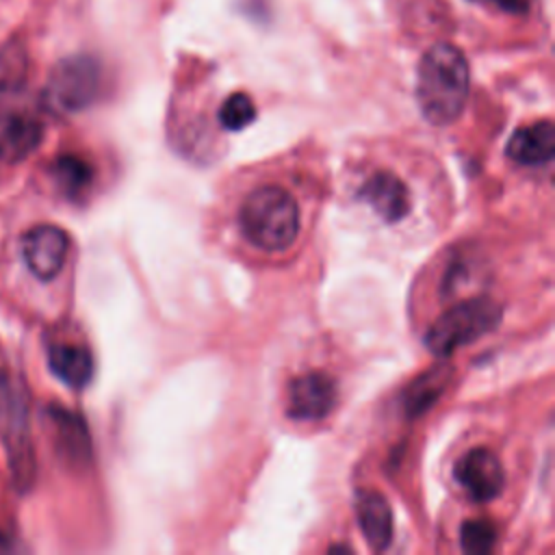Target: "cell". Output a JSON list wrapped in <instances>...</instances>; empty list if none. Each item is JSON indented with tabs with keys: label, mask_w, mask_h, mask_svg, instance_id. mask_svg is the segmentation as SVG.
Instances as JSON below:
<instances>
[{
	"label": "cell",
	"mask_w": 555,
	"mask_h": 555,
	"mask_svg": "<svg viewBox=\"0 0 555 555\" xmlns=\"http://www.w3.org/2000/svg\"><path fill=\"white\" fill-rule=\"evenodd\" d=\"M470 69L464 52L453 43H434L418 63L416 102L427 121L453 124L468 100Z\"/></svg>",
	"instance_id": "obj_1"
},
{
	"label": "cell",
	"mask_w": 555,
	"mask_h": 555,
	"mask_svg": "<svg viewBox=\"0 0 555 555\" xmlns=\"http://www.w3.org/2000/svg\"><path fill=\"white\" fill-rule=\"evenodd\" d=\"M243 236L262 251L288 249L299 232V208L288 191L275 184L254 189L241 204Z\"/></svg>",
	"instance_id": "obj_2"
},
{
	"label": "cell",
	"mask_w": 555,
	"mask_h": 555,
	"mask_svg": "<svg viewBox=\"0 0 555 555\" xmlns=\"http://www.w3.org/2000/svg\"><path fill=\"white\" fill-rule=\"evenodd\" d=\"M501 321V306L488 297L466 299L447 310L427 332L425 347L436 358H447L460 347L492 332Z\"/></svg>",
	"instance_id": "obj_3"
},
{
	"label": "cell",
	"mask_w": 555,
	"mask_h": 555,
	"mask_svg": "<svg viewBox=\"0 0 555 555\" xmlns=\"http://www.w3.org/2000/svg\"><path fill=\"white\" fill-rule=\"evenodd\" d=\"M102 87V69L93 56L74 54L52 69L43 100L54 113H78L91 106Z\"/></svg>",
	"instance_id": "obj_4"
},
{
	"label": "cell",
	"mask_w": 555,
	"mask_h": 555,
	"mask_svg": "<svg viewBox=\"0 0 555 555\" xmlns=\"http://www.w3.org/2000/svg\"><path fill=\"white\" fill-rule=\"evenodd\" d=\"M69 249L67 234L52 223L30 228L22 238V256L26 267L39 280H52L61 273Z\"/></svg>",
	"instance_id": "obj_5"
},
{
	"label": "cell",
	"mask_w": 555,
	"mask_h": 555,
	"mask_svg": "<svg viewBox=\"0 0 555 555\" xmlns=\"http://www.w3.org/2000/svg\"><path fill=\"white\" fill-rule=\"evenodd\" d=\"M455 479L464 488V492L477 503H488L499 496L505 483L501 460L483 447L470 449L457 460Z\"/></svg>",
	"instance_id": "obj_6"
},
{
	"label": "cell",
	"mask_w": 555,
	"mask_h": 555,
	"mask_svg": "<svg viewBox=\"0 0 555 555\" xmlns=\"http://www.w3.org/2000/svg\"><path fill=\"white\" fill-rule=\"evenodd\" d=\"M336 399V382L321 371H312L291 382L286 412L297 421H319L334 410Z\"/></svg>",
	"instance_id": "obj_7"
},
{
	"label": "cell",
	"mask_w": 555,
	"mask_h": 555,
	"mask_svg": "<svg viewBox=\"0 0 555 555\" xmlns=\"http://www.w3.org/2000/svg\"><path fill=\"white\" fill-rule=\"evenodd\" d=\"M360 197L388 223L401 221L410 212V193L392 171H375L360 189Z\"/></svg>",
	"instance_id": "obj_8"
},
{
	"label": "cell",
	"mask_w": 555,
	"mask_h": 555,
	"mask_svg": "<svg viewBox=\"0 0 555 555\" xmlns=\"http://www.w3.org/2000/svg\"><path fill=\"white\" fill-rule=\"evenodd\" d=\"M507 156L520 165H544L555 156V128L548 119L516 130L507 141Z\"/></svg>",
	"instance_id": "obj_9"
},
{
	"label": "cell",
	"mask_w": 555,
	"mask_h": 555,
	"mask_svg": "<svg viewBox=\"0 0 555 555\" xmlns=\"http://www.w3.org/2000/svg\"><path fill=\"white\" fill-rule=\"evenodd\" d=\"M356 514L360 529L375 551L388 548L392 540V509L384 494L375 490H364L358 494Z\"/></svg>",
	"instance_id": "obj_10"
},
{
	"label": "cell",
	"mask_w": 555,
	"mask_h": 555,
	"mask_svg": "<svg viewBox=\"0 0 555 555\" xmlns=\"http://www.w3.org/2000/svg\"><path fill=\"white\" fill-rule=\"evenodd\" d=\"M43 139V126L26 115H15L0 130V160L20 163L28 158Z\"/></svg>",
	"instance_id": "obj_11"
},
{
	"label": "cell",
	"mask_w": 555,
	"mask_h": 555,
	"mask_svg": "<svg viewBox=\"0 0 555 555\" xmlns=\"http://www.w3.org/2000/svg\"><path fill=\"white\" fill-rule=\"evenodd\" d=\"M50 371L69 388H82L93 377V356L80 345H52L48 351Z\"/></svg>",
	"instance_id": "obj_12"
},
{
	"label": "cell",
	"mask_w": 555,
	"mask_h": 555,
	"mask_svg": "<svg viewBox=\"0 0 555 555\" xmlns=\"http://www.w3.org/2000/svg\"><path fill=\"white\" fill-rule=\"evenodd\" d=\"M50 418L54 423V436H56V447L59 451L69 457V462H80L89 455V436L82 425V421L63 410V408H52Z\"/></svg>",
	"instance_id": "obj_13"
},
{
	"label": "cell",
	"mask_w": 555,
	"mask_h": 555,
	"mask_svg": "<svg viewBox=\"0 0 555 555\" xmlns=\"http://www.w3.org/2000/svg\"><path fill=\"white\" fill-rule=\"evenodd\" d=\"M28 80V52L20 41L0 48V104L13 100Z\"/></svg>",
	"instance_id": "obj_14"
},
{
	"label": "cell",
	"mask_w": 555,
	"mask_h": 555,
	"mask_svg": "<svg viewBox=\"0 0 555 555\" xmlns=\"http://www.w3.org/2000/svg\"><path fill=\"white\" fill-rule=\"evenodd\" d=\"M52 178L65 195L78 197L89 189L93 180V169L85 158L76 154H63L52 165Z\"/></svg>",
	"instance_id": "obj_15"
},
{
	"label": "cell",
	"mask_w": 555,
	"mask_h": 555,
	"mask_svg": "<svg viewBox=\"0 0 555 555\" xmlns=\"http://www.w3.org/2000/svg\"><path fill=\"white\" fill-rule=\"evenodd\" d=\"M444 384H447V373L442 369H434V371L425 373L423 377L414 379V384L405 392L408 412L414 416V414H421L423 410H427L436 401V397L442 392Z\"/></svg>",
	"instance_id": "obj_16"
},
{
	"label": "cell",
	"mask_w": 555,
	"mask_h": 555,
	"mask_svg": "<svg viewBox=\"0 0 555 555\" xmlns=\"http://www.w3.org/2000/svg\"><path fill=\"white\" fill-rule=\"evenodd\" d=\"M254 119H256V104L243 91L228 95L219 108V124L232 132L247 128Z\"/></svg>",
	"instance_id": "obj_17"
},
{
	"label": "cell",
	"mask_w": 555,
	"mask_h": 555,
	"mask_svg": "<svg viewBox=\"0 0 555 555\" xmlns=\"http://www.w3.org/2000/svg\"><path fill=\"white\" fill-rule=\"evenodd\" d=\"M460 544L470 555H486L496 544V527L486 518L466 520L460 529Z\"/></svg>",
	"instance_id": "obj_18"
},
{
	"label": "cell",
	"mask_w": 555,
	"mask_h": 555,
	"mask_svg": "<svg viewBox=\"0 0 555 555\" xmlns=\"http://www.w3.org/2000/svg\"><path fill=\"white\" fill-rule=\"evenodd\" d=\"M486 2H490V4L499 7V9H501V11H505V13L522 15V13H527V11L533 7V2H535V0H486Z\"/></svg>",
	"instance_id": "obj_19"
},
{
	"label": "cell",
	"mask_w": 555,
	"mask_h": 555,
	"mask_svg": "<svg viewBox=\"0 0 555 555\" xmlns=\"http://www.w3.org/2000/svg\"><path fill=\"white\" fill-rule=\"evenodd\" d=\"M7 382H9V379H7V377H4V373H2V371H0V388H2V386H4V384H7Z\"/></svg>",
	"instance_id": "obj_20"
}]
</instances>
